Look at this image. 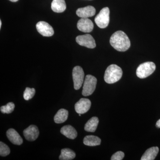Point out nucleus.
Instances as JSON below:
<instances>
[{"mask_svg": "<svg viewBox=\"0 0 160 160\" xmlns=\"http://www.w3.org/2000/svg\"><path fill=\"white\" fill-rule=\"evenodd\" d=\"M110 43L118 51L125 52L129 49L130 42L127 35L122 31H118L111 36Z\"/></svg>", "mask_w": 160, "mask_h": 160, "instance_id": "f257e3e1", "label": "nucleus"}, {"mask_svg": "<svg viewBox=\"0 0 160 160\" xmlns=\"http://www.w3.org/2000/svg\"><path fill=\"white\" fill-rule=\"evenodd\" d=\"M122 74V69L117 65L112 64L108 66L106 69L104 80L108 84H113L121 79Z\"/></svg>", "mask_w": 160, "mask_h": 160, "instance_id": "f03ea898", "label": "nucleus"}, {"mask_svg": "<svg viewBox=\"0 0 160 160\" xmlns=\"http://www.w3.org/2000/svg\"><path fill=\"white\" fill-rule=\"evenodd\" d=\"M156 65L152 62H146L141 64L137 69L136 74L140 78H145L154 72Z\"/></svg>", "mask_w": 160, "mask_h": 160, "instance_id": "7ed1b4c3", "label": "nucleus"}, {"mask_svg": "<svg viewBox=\"0 0 160 160\" xmlns=\"http://www.w3.org/2000/svg\"><path fill=\"white\" fill-rule=\"evenodd\" d=\"M97 79L91 75H87L85 78L82 94L84 96L90 95L94 92L96 87Z\"/></svg>", "mask_w": 160, "mask_h": 160, "instance_id": "20e7f679", "label": "nucleus"}, {"mask_svg": "<svg viewBox=\"0 0 160 160\" xmlns=\"http://www.w3.org/2000/svg\"><path fill=\"white\" fill-rule=\"evenodd\" d=\"M109 12L108 7H105L95 18V22L100 28L104 29L108 26L109 22Z\"/></svg>", "mask_w": 160, "mask_h": 160, "instance_id": "39448f33", "label": "nucleus"}, {"mask_svg": "<svg viewBox=\"0 0 160 160\" xmlns=\"http://www.w3.org/2000/svg\"><path fill=\"white\" fill-rule=\"evenodd\" d=\"M72 75L74 89L78 90L82 87L84 82L85 74L82 68L79 66L74 67L72 70Z\"/></svg>", "mask_w": 160, "mask_h": 160, "instance_id": "423d86ee", "label": "nucleus"}, {"mask_svg": "<svg viewBox=\"0 0 160 160\" xmlns=\"http://www.w3.org/2000/svg\"><path fill=\"white\" fill-rule=\"evenodd\" d=\"M76 41L80 46H85L89 49H93L96 46L94 39L90 34L78 36L76 38Z\"/></svg>", "mask_w": 160, "mask_h": 160, "instance_id": "0eeeda50", "label": "nucleus"}, {"mask_svg": "<svg viewBox=\"0 0 160 160\" xmlns=\"http://www.w3.org/2000/svg\"><path fill=\"white\" fill-rule=\"evenodd\" d=\"M36 28L40 34L44 37H51L54 34L53 28L49 24L45 22H38L36 25Z\"/></svg>", "mask_w": 160, "mask_h": 160, "instance_id": "6e6552de", "label": "nucleus"}, {"mask_svg": "<svg viewBox=\"0 0 160 160\" xmlns=\"http://www.w3.org/2000/svg\"><path fill=\"white\" fill-rule=\"evenodd\" d=\"M91 101L87 98H81L75 105V111L78 114H84L87 112L91 107Z\"/></svg>", "mask_w": 160, "mask_h": 160, "instance_id": "1a4fd4ad", "label": "nucleus"}, {"mask_svg": "<svg viewBox=\"0 0 160 160\" xmlns=\"http://www.w3.org/2000/svg\"><path fill=\"white\" fill-rule=\"evenodd\" d=\"M23 134L26 140L34 141L38 137L39 131L37 126L31 125L23 131Z\"/></svg>", "mask_w": 160, "mask_h": 160, "instance_id": "9d476101", "label": "nucleus"}, {"mask_svg": "<svg viewBox=\"0 0 160 160\" xmlns=\"http://www.w3.org/2000/svg\"><path fill=\"white\" fill-rule=\"evenodd\" d=\"M93 24L88 18H82L77 24L78 29L84 32H90L93 29Z\"/></svg>", "mask_w": 160, "mask_h": 160, "instance_id": "9b49d317", "label": "nucleus"}, {"mask_svg": "<svg viewBox=\"0 0 160 160\" xmlns=\"http://www.w3.org/2000/svg\"><path fill=\"white\" fill-rule=\"evenodd\" d=\"M96 13V9L92 6H87L79 8L76 11V14L79 17L88 18L93 16Z\"/></svg>", "mask_w": 160, "mask_h": 160, "instance_id": "f8f14e48", "label": "nucleus"}, {"mask_svg": "<svg viewBox=\"0 0 160 160\" xmlns=\"http://www.w3.org/2000/svg\"><path fill=\"white\" fill-rule=\"evenodd\" d=\"M6 135L9 141L14 145H22L23 143V139L17 132L13 129H10L7 130Z\"/></svg>", "mask_w": 160, "mask_h": 160, "instance_id": "ddd939ff", "label": "nucleus"}, {"mask_svg": "<svg viewBox=\"0 0 160 160\" xmlns=\"http://www.w3.org/2000/svg\"><path fill=\"white\" fill-rule=\"evenodd\" d=\"M61 133L70 139H74L78 136V132L74 127L70 125H67L62 127L61 129Z\"/></svg>", "mask_w": 160, "mask_h": 160, "instance_id": "4468645a", "label": "nucleus"}, {"mask_svg": "<svg viewBox=\"0 0 160 160\" xmlns=\"http://www.w3.org/2000/svg\"><path fill=\"white\" fill-rule=\"evenodd\" d=\"M66 8L65 0H53L51 3V9L54 12H62L66 10Z\"/></svg>", "mask_w": 160, "mask_h": 160, "instance_id": "2eb2a0df", "label": "nucleus"}, {"mask_svg": "<svg viewBox=\"0 0 160 160\" xmlns=\"http://www.w3.org/2000/svg\"><path fill=\"white\" fill-rule=\"evenodd\" d=\"M158 147H152L147 149L141 158V160H153L159 152Z\"/></svg>", "mask_w": 160, "mask_h": 160, "instance_id": "dca6fc26", "label": "nucleus"}, {"mask_svg": "<svg viewBox=\"0 0 160 160\" xmlns=\"http://www.w3.org/2000/svg\"><path fill=\"white\" fill-rule=\"evenodd\" d=\"M69 115L68 110L64 109H61L58 111L54 117L55 122L57 124L64 123L67 120Z\"/></svg>", "mask_w": 160, "mask_h": 160, "instance_id": "f3484780", "label": "nucleus"}, {"mask_svg": "<svg viewBox=\"0 0 160 160\" xmlns=\"http://www.w3.org/2000/svg\"><path fill=\"white\" fill-rule=\"evenodd\" d=\"M99 119L97 117L92 118L87 122L85 126V130L88 132H94L97 128Z\"/></svg>", "mask_w": 160, "mask_h": 160, "instance_id": "a211bd4d", "label": "nucleus"}, {"mask_svg": "<svg viewBox=\"0 0 160 160\" xmlns=\"http://www.w3.org/2000/svg\"><path fill=\"white\" fill-rule=\"evenodd\" d=\"M83 143L87 146H97L101 144V140L99 138L95 136H86L84 138Z\"/></svg>", "mask_w": 160, "mask_h": 160, "instance_id": "6ab92c4d", "label": "nucleus"}, {"mask_svg": "<svg viewBox=\"0 0 160 160\" xmlns=\"http://www.w3.org/2000/svg\"><path fill=\"white\" fill-rule=\"evenodd\" d=\"M76 157V153L74 151L69 148L62 149L59 156L60 160H71L73 159Z\"/></svg>", "mask_w": 160, "mask_h": 160, "instance_id": "aec40b11", "label": "nucleus"}, {"mask_svg": "<svg viewBox=\"0 0 160 160\" xmlns=\"http://www.w3.org/2000/svg\"><path fill=\"white\" fill-rule=\"evenodd\" d=\"M35 89L34 88H30L29 87H26L23 94V97L24 99L28 101L34 97L35 94Z\"/></svg>", "mask_w": 160, "mask_h": 160, "instance_id": "412c9836", "label": "nucleus"}, {"mask_svg": "<svg viewBox=\"0 0 160 160\" xmlns=\"http://www.w3.org/2000/svg\"><path fill=\"white\" fill-rule=\"evenodd\" d=\"M15 108V105L13 102L8 103L6 106H2L1 107V112L3 113H11L14 110Z\"/></svg>", "mask_w": 160, "mask_h": 160, "instance_id": "4be33fe9", "label": "nucleus"}, {"mask_svg": "<svg viewBox=\"0 0 160 160\" xmlns=\"http://www.w3.org/2000/svg\"><path fill=\"white\" fill-rule=\"evenodd\" d=\"M10 150L9 146L2 142H0V155L6 157L10 153Z\"/></svg>", "mask_w": 160, "mask_h": 160, "instance_id": "5701e85b", "label": "nucleus"}, {"mask_svg": "<svg viewBox=\"0 0 160 160\" xmlns=\"http://www.w3.org/2000/svg\"><path fill=\"white\" fill-rule=\"evenodd\" d=\"M125 156L124 152L122 151H118L112 155L111 157V160H122Z\"/></svg>", "mask_w": 160, "mask_h": 160, "instance_id": "b1692460", "label": "nucleus"}, {"mask_svg": "<svg viewBox=\"0 0 160 160\" xmlns=\"http://www.w3.org/2000/svg\"><path fill=\"white\" fill-rule=\"evenodd\" d=\"M156 127L158 128H160V119H159L157 122L156 124Z\"/></svg>", "mask_w": 160, "mask_h": 160, "instance_id": "393cba45", "label": "nucleus"}, {"mask_svg": "<svg viewBox=\"0 0 160 160\" xmlns=\"http://www.w3.org/2000/svg\"><path fill=\"white\" fill-rule=\"evenodd\" d=\"M9 1H11V2H18V0H9Z\"/></svg>", "mask_w": 160, "mask_h": 160, "instance_id": "a878e982", "label": "nucleus"}, {"mask_svg": "<svg viewBox=\"0 0 160 160\" xmlns=\"http://www.w3.org/2000/svg\"><path fill=\"white\" fill-rule=\"evenodd\" d=\"M2 21H1H1H0V28H1V27H2Z\"/></svg>", "mask_w": 160, "mask_h": 160, "instance_id": "bb28decb", "label": "nucleus"}, {"mask_svg": "<svg viewBox=\"0 0 160 160\" xmlns=\"http://www.w3.org/2000/svg\"><path fill=\"white\" fill-rule=\"evenodd\" d=\"M79 116H81V114H79Z\"/></svg>", "mask_w": 160, "mask_h": 160, "instance_id": "cd10ccee", "label": "nucleus"}]
</instances>
